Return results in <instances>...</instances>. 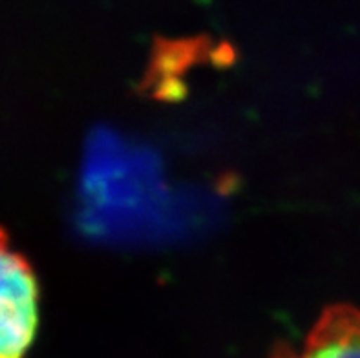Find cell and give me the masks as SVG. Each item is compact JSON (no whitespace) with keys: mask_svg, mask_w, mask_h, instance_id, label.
Listing matches in <instances>:
<instances>
[{"mask_svg":"<svg viewBox=\"0 0 360 358\" xmlns=\"http://www.w3.org/2000/svg\"><path fill=\"white\" fill-rule=\"evenodd\" d=\"M274 358H360V309H326L300 351H283Z\"/></svg>","mask_w":360,"mask_h":358,"instance_id":"7a4b0ae2","label":"cell"},{"mask_svg":"<svg viewBox=\"0 0 360 358\" xmlns=\"http://www.w3.org/2000/svg\"><path fill=\"white\" fill-rule=\"evenodd\" d=\"M39 327V283L32 265L0 229V358H24Z\"/></svg>","mask_w":360,"mask_h":358,"instance_id":"6da1fadb","label":"cell"}]
</instances>
